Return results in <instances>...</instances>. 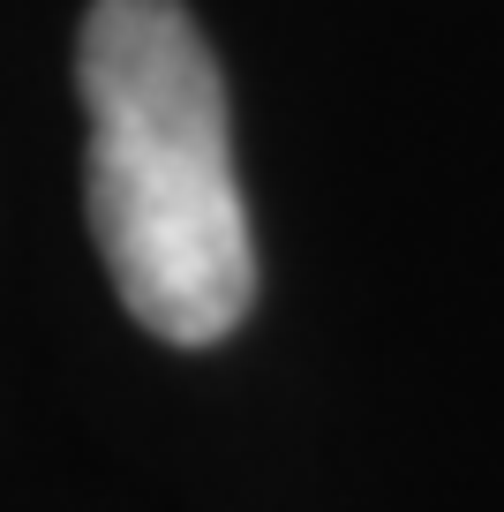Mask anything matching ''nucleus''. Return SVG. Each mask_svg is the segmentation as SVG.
<instances>
[{"label":"nucleus","mask_w":504,"mask_h":512,"mask_svg":"<svg viewBox=\"0 0 504 512\" xmlns=\"http://www.w3.org/2000/svg\"><path fill=\"white\" fill-rule=\"evenodd\" d=\"M76 83L91 113V241L143 332L226 339L256 302V241L226 144V83L181 0H98Z\"/></svg>","instance_id":"obj_1"}]
</instances>
